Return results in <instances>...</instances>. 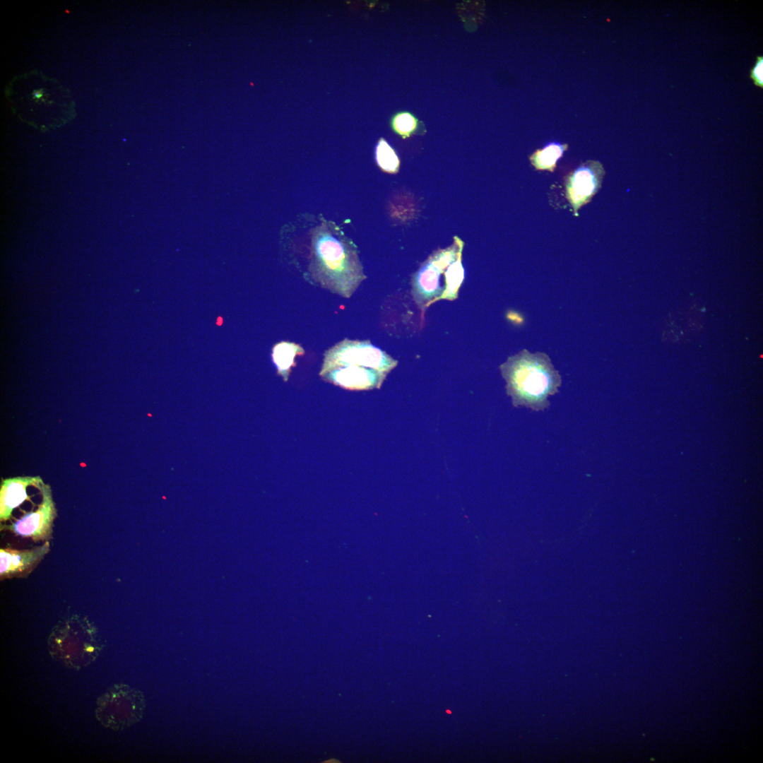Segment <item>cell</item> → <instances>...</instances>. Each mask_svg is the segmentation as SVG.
I'll list each match as a JSON object with an SVG mask.
<instances>
[{"instance_id":"9c48e42d","label":"cell","mask_w":763,"mask_h":763,"mask_svg":"<svg viewBox=\"0 0 763 763\" xmlns=\"http://www.w3.org/2000/svg\"><path fill=\"white\" fill-rule=\"evenodd\" d=\"M50 550L49 541L27 549H0L1 580L23 578L29 575Z\"/></svg>"},{"instance_id":"5b68a950","label":"cell","mask_w":763,"mask_h":763,"mask_svg":"<svg viewBox=\"0 0 763 763\" xmlns=\"http://www.w3.org/2000/svg\"><path fill=\"white\" fill-rule=\"evenodd\" d=\"M72 626L69 620L57 627L48 639L47 649L54 661L79 670L95 662L102 647L90 624L78 620L77 629Z\"/></svg>"},{"instance_id":"5bb4252c","label":"cell","mask_w":763,"mask_h":763,"mask_svg":"<svg viewBox=\"0 0 763 763\" xmlns=\"http://www.w3.org/2000/svg\"><path fill=\"white\" fill-rule=\"evenodd\" d=\"M376 161L386 172L396 173L400 167V160L394 149L384 138H380L375 149Z\"/></svg>"},{"instance_id":"52a82bcc","label":"cell","mask_w":763,"mask_h":763,"mask_svg":"<svg viewBox=\"0 0 763 763\" xmlns=\"http://www.w3.org/2000/svg\"><path fill=\"white\" fill-rule=\"evenodd\" d=\"M40 491L42 498L37 508L25 513L9 524L1 526V531L37 542H45L52 538L57 516L55 503L49 485L43 483Z\"/></svg>"},{"instance_id":"3957f363","label":"cell","mask_w":763,"mask_h":763,"mask_svg":"<svg viewBox=\"0 0 763 763\" xmlns=\"http://www.w3.org/2000/svg\"><path fill=\"white\" fill-rule=\"evenodd\" d=\"M499 369L506 382L507 394L516 408L543 411L550 406L548 398L556 394L562 385L559 371L543 352L523 349L508 357Z\"/></svg>"},{"instance_id":"6da1fadb","label":"cell","mask_w":763,"mask_h":763,"mask_svg":"<svg viewBox=\"0 0 763 763\" xmlns=\"http://www.w3.org/2000/svg\"><path fill=\"white\" fill-rule=\"evenodd\" d=\"M309 271L322 288L350 298L366 278L356 247L334 225L312 229Z\"/></svg>"},{"instance_id":"30bf717a","label":"cell","mask_w":763,"mask_h":763,"mask_svg":"<svg viewBox=\"0 0 763 763\" xmlns=\"http://www.w3.org/2000/svg\"><path fill=\"white\" fill-rule=\"evenodd\" d=\"M40 476H16L1 480L0 487L1 524L11 519L12 513L25 501L30 499L28 487L40 488L43 483Z\"/></svg>"},{"instance_id":"7c38bea8","label":"cell","mask_w":763,"mask_h":763,"mask_svg":"<svg viewBox=\"0 0 763 763\" xmlns=\"http://www.w3.org/2000/svg\"><path fill=\"white\" fill-rule=\"evenodd\" d=\"M567 144L550 143L542 149L536 150L529 158L531 165L538 170L553 172L557 160L567 149Z\"/></svg>"},{"instance_id":"8992f818","label":"cell","mask_w":763,"mask_h":763,"mask_svg":"<svg viewBox=\"0 0 763 763\" xmlns=\"http://www.w3.org/2000/svg\"><path fill=\"white\" fill-rule=\"evenodd\" d=\"M146 706L147 700L141 690L119 682L97 699L95 716L104 728L124 731L141 721Z\"/></svg>"},{"instance_id":"ba28073f","label":"cell","mask_w":763,"mask_h":763,"mask_svg":"<svg viewBox=\"0 0 763 763\" xmlns=\"http://www.w3.org/2000/svg\"><path fill=\"white\" fill-rule=\"evenodd\" d=\"M605 170L598 161L589 160L569 173L564 182L565 196L574 213L589 202L601 186Z\"/></svg>"},{"instance_id":"9a60e30c","label":"cell","mask_w":763,"mask_h":763,"mask_svg":"<svg viewBox=\"0 0 763 763\" xmlns=\"http://www.w3.org/2000/svg\"><path fill=\"white\" fill-rule=\"evenodd\" d=\"M750 77L752 80L753 83L759 87L763 88V57L758 56L756 59V61L750 71Z\"/></svg>"},{"instance_id":"7a4b0ae2","label":"cell","mask_w":763,"mask_h":763,"mask_svg":"<svg viewBox=\"0 0 763 763\" xmlns=\"http://www.w3.org/2000/svg\"><path fill=\"white\" fill-rule=\"evenodd\" d=\"M321 377L352 391L379 389L398 361L369 340L344 338L324 355Z\"/></svg>"},{"instance_id":"277c9868","label":"cell","mask_w":763,"mask_h":763,"mask_svg":"<svg viewBox=\"0 0 763 763\" xmlns=\"http://www.w3.org/2000/svg\"><path fill=\"white\" fill-rule=\"evenodd\" d=\"M463 245L455 236L450 246L432 252L413 274L410 292L421 312L438 300L452 301L458 297L465 273Z\"/></svg>"},{"instance_id":"4fadbf2b","label":"cell","mask_w":763,"mask_h":763,"mask_svg":"<svg viewBox=\"0 0 763 763\" xmlns=\"http://www.w3.org/2000/svg\"><path fill=\"white\" fill-rule=\"evenodd\" d=\"M392 130L403 138L425 131L422 122L410 112L402 110L393 114L390 119Z\"/></svg>"},{"instance_id":"8fae6325","label":"cell","mask_w":763,"mask_h":763,"mask_svg":"<svg viewBox=\"0 0 763 763\" xmlns=\"http://www.w3.org/2000/svg\"><path fill=\"white\" fill-rule=\"evenodd\" d=\"M304 349L299 344L282 341L276 343L272 351V358L278 369V373L287 381L291 367L295 365V357L303 355Z\"/></svg>"}]
</instances>
